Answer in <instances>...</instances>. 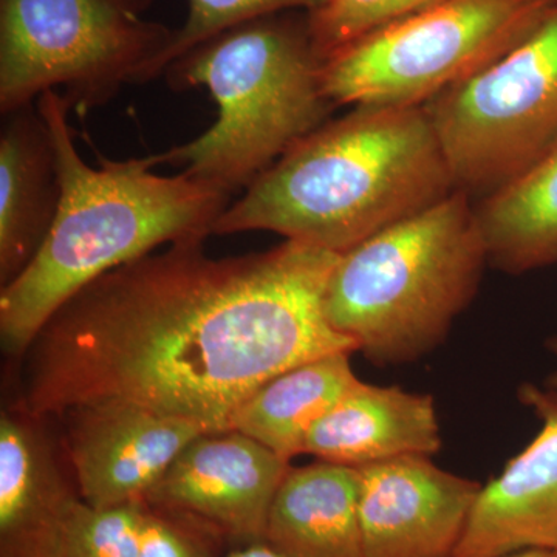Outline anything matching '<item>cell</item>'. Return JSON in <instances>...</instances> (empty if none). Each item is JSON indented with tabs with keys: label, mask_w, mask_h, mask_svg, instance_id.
I'll list each match as a JSON object with an SVG mask.
<instances>
[{
	"label": "cell",
	"mask_w": 557,
	"mask_h": 557,
	"mask_svg": "<svg viewBox=\"0 0 557 557\" xmlns=\"http://www.w3.org/2000/svg\"><path fill=\"white\" fill-rule=\"evenodd\" d=\"M182 242L110 270L40 329L22 406L40 418L124 403L230 431L260 386L313 359L357 351L325 317L339 256L296 240L211 258Z\"/></svg>",
	"instance_id": "cell-1"
},
{
	"label": "cell",
	"mask_w": 557,
	"mask_h": 557,
	"mask_svg": "<svg viewBox=\"0 0 557 557\" xmlns=\"http://www.w3.org/2000/svg\"><path fill=\"white\" fill-rule=\"evenodd\" d=\"M36 106L53 137L61 200L38 255L0 289V341L13 358H24L47 321L95 278L163 245L207 240L231 200L188 171L156 174L159 156L102 159L95 170L73 141V102L47 90Z\"/></svg>",
	"instance_id": "cell-2"
},
{
	"label": "cell",
	"mask_w": 557,
	"mask_h": 557,
	"mask_svg": "<svg viewBox=\"0 0 557 557\" xmlns=\"http://www.w3.org/2000/svg\"><path fill=\"white\" fill-rule=\"evenodd\" d=\"M454 190L423 106H354L271 164L212 234L271 231L343 255Z\"/></svg>",
	"instance_id": "cell-3"
},
{
	"label": "cell",
	"mask_w": 557,
	"mask_h": 557,
	"mask_svg": "<svg viewBox=\"0 0 557 557\" xmlns=\"http://www.w3.org/2000/svg\"><path fill=\"white\" fill-rule=\"evenodd\" d=\"M322 65L307 11L245 22L186 51L164 78L172 89L207 87L219 115L200 137L159 153L160 164L230 194L247 189L336 108Z\"/></svg>",
	"instance_id": "cell-4"
},
{
	"label": "cell",
	"mask_w": 557,
	"mask_h": 557,
	"mask_svg": "<svg viewBox=\"0 0 557 557\" xmlns=\"http://www.w3.org/2000/svg\"><path fill=\"white\" fill-rule=\"evenodd\" d=\"M486 263L474 203L456 189L343 252L325 317L373 364L418 361L448 338Z\"/></svg>",
	"instance_id": "cell-5"
},
{
	"label": "cell",
	"mask_w": 557,
	"mask_h": 557,
	"mask_svg": "<svg viewBox=\"0 0 557 557\" xmlns=\"http://www.w3.org/2000/svg\"><path fill=\"white\" fill-rule=\"evenodd\" d=\"M149 0H0V110L64 87L95 108L121 87L159 78L175 30L145 20Z\"/></svg>",
	"instance_id": "cell-6"
},
{
	"label": "cell",
	"mask_w": 557,
	"mask_h": 557,
	"mask_svg": "<svg viewBox=\"0 0 557 557\" xmlns=\"http://www.w3.org/2000/svg\"><path fill=\"white\" fill-rule=\"evenodd\" d=\"M557 0H440L330 57L322 83L338 106L420 108L519 46Z\"/></svg>",
	"instance_id": "cell-7"
},
{
	"label": "cell",
	"mask_w": 557,
	"mask_h": 557,
	"mask_svg": "<svg viewBox=\"0 0 557 557\" xmlns=\"http://www.w3.org/2000/svg\"><path fill=\"white\" fill-rule=\"evenodd\" d=\"M456 189L493 193L557 141V5L519 46L426 106Z\"/></svg>",
	"instance_id": "cell-8"
},
{
	"label": "cell",
	"mask_w": 557,
	"mask_h": 557,
	"mask_svg": "<svg viewBox=\"0 0 557 557\" xmlns=\"http://www.w3.org/2000/svg\"><path fill=\"white\" fill-rule=\"evenodd\" d=\"M292 468L237 431L205 432L175 458L145 502L199 520L225 541L265 542L271 505Z\"/></svg>",
	"instance_id": "cell-9"
},
{
	"label": "cell",
	"mask_w": 557,
	"mask_h": 557,
	"mask_svg": "<svg viewBox=\"0 0 557 557\" xmlns=\"http://www.w3.org/2000/svg\"><path fill=\"white\" fill-rule=\"evenodd\" d=\"M368 557H453L483 483L406 456L357 468Z\"/></svg>",
	"instance_id": "cell-10"
},
{
	"label": "cell",
	"mask_w": 557,
	"mask_h": 557,
	"mask_svg": "<svg viewBox=\"0 0 557 557\" xmlns=\"http://www.w3.org/2000/svg\"><path fill=\"white\" fill-rule=\"evenodd\" d=\"M64 450L81 500L94 508L145 500L203 428L124 403H95L64 416Z\"/></svg>",
	"instance_id": "cell-11"
},
{
	"label": "cell",
	"mask_w": 557,
	"mask_h": 557,
	"mask_svg": "<svg viewBox=\"0 0 557 557\" xmlns=\"http://www.w3.org/2000/svg\"><path fill=\"white\" fill-rule=\"evenodd\" d=\"M518 397L537 418L539 431L500 474L483 483L453 557L557 553V391L525 383Z\"/></svg>",
	"instance_id": "cell-12"
},
{
	"label": "cell",
	"mask_w": 557,
	"mask_h": 557,
	"mask_svg": "<svg viewBox=\"0 0 557 557\" xmlns=\"http://www.w3.org/2000/svg\"><path fill=\"white\" fill-rule=\"evenodd\" d=\"M46 420L24 408L0 413V557H62L65 522L81 496Z\"/></svg>",
	"instance_id": "cell-13"
},
{
	"label": "cell",
	"mask_w": 557,
	"mask_h": 557,
	"mask_svg": "<svg viewBox=\"0 0 557 557\" xmlns=\"http://www.w3.org/2000/svg\"><path fill=\"white\" fill-rule=\"evenodd\" d=\"M442 445L432 395L359 380L311 429L306 454L329 463L361 468L398 457H432Z\"/></svg>",
	"instance_id": "cell-14"
},
{
	"label": "cell",
	"mask_w": 557,
	"mask_h": 557,
	"mask_svg": "<svg viewBox=\"0 0 557 557\" xmlns=\"http://www.w3.org/2000/svg\"><path fill=\"white\" fill-rule=\"evenodd\" d=\"M0 132V284L38 255L61 200L57 152L38 106L7 113Z\"/></svg>",
	"instance_id": "cell-15"
},
{
	"label": "cell",
	"mask_w": 557,
	"mask_h": 557,
	"mask_svg": "<svg viewBox=\"0 0 557 557\" xmlns=\"http://www.w3.org/2000/svg\"><path fill=\"white\" fill-rule=\"evenodd\" d=\"M265 544L288 557H368L357 468L322 460L289 468L271 505Z\"/></svg>",
	"instance_id": "cell-16"
},
{
	"label": "cell",
	"mask_w": 557,
	"mask_h": 557,
	"mask_svg": "<svg viewBox=\"0 0 557 557\" xmlns=\"http://www.w3.org/2000/svg\"><path fill=\"white\" fill-rule=\"evenodd\" d=\"M474 209L490 265L508 274L557 267V141Z\"/></svg>",
	"instance_id": "cell-17"
},
{
	"label": "cell",
	"mask_w": 557,
	"mask_h": 557,
	"mask_svg": "<svg viewBox=\"0 0 557 557\" xmlns=\"http://www.w3.org/2000/svg\"><path fill=\"white\" fill-rule=\"evenodd\" d=\"M351 354L338 351L274 376L242 403L230 431L256 440L292 463V458L306 454L314 424L358 383Z\"/></svg>",
	"instance_id": "cell-18"
},
{
	"label": "cell",
	"mask_w": 557,
	"mask_h": 557,
	"mask_svg": "<svg viewBox=\"0 0 557 557\" xmlns=\"http://www.w3.org/2000/svg\"><path fill=\"white\" fill-rule=\"evenodd\" d=\"M440 0H322L307 13L314 50L329 60L351 44L420 13Z\"/></svg>",
	"instance_id": "cell-19"
},
{
	"label": "cell",
	"mask_w": 557,
	"mask_h": 557,
	"mask_svg": "<svg viewBox=\"0 0 557 557\" xmlns=\"http://www.w3.org/2000/svg\"><path fill=\"white\" fill-rule=\"evenodd\" d=\"M143 502L94 508L79 498L65 522L62 557H139Z\"/></svg>",
	"instance_id": "cell-20"
},
{
	"label": "cell",
	"mask_w": 557,
	"mask_h": 557,
	"mask_svg": "<svg viewBox=\"0 0 557 557\" xmlns=\"http://www.w3.org/2000/svg\"><path fill=\"white\" fill-rule=\"evenodd\" d=\"M321 3L322 0H189L188 17L175 30L170 49L161 58L160 76L186 51L236 25L288 11L309 13Z\"/></svg>",
	"instance_id": "cell-21"
},
{
	"label": "cell",
	"mask_w": 557,
	"mask_h": 557,
	"mask_svg": "<svg viewBox=\"0 0 557 557\" xmlns=\"http://www.w3.org/2000/svg\"><path fill=\"white\" fill-rule=\"evenodd\" d=\"M225 541L199 520L143 502L139 557H219Z\"/></svg>",
	"instance_id": "cell-22"
},
{
	"label": "cell",
	"mask_w": 557,
	"mask_h": 557,
	"mask_svg": "<svg viewBox=\"0 0 557 557\" xmlns=\"http://www.w3.org/2000/svg\"><path fill=\"white\" fill-rule=\"evenodd\" d=\"M225 557H288L282 555L281 552L270 547L265 542H259V544L245 545V547H239L233 549V552L228 553Z\"/></svg>",
	"instance_id": "cell-23"
},
{
	"label": "cell",
	"mask_w": 557,
	"mask_h": 557,
	"mask_svg": "<svg viewBox=\"0 0 557 557\" xmlns=\"http://www.w3.org/2000/svg\"><path fill=\"white\" fill-rule=\"evenodd\" d=\"M545 348H547L552 358L555 359V366H553L552 372L548 373L547 380L544 381V386L557 391V335L549 336L545 341Z\"/></svg>",
	"instance_id": "cell-24"
},
{
	"label": "cell",
	"mask_w": 557,
	"mask_h": 557,
	"mask_svg": "<svg viewBox=\"0 0 557 557\" xmlns=\"http://www.w3.org/2000/svg\"><path fill=\"white\" fill-rule=\"evenodd\" d=\"M505 557H557L555 552H544V549H525V552L512 553Z\"/></svg>",
	"instance_id": "cell-25"
}]
</instances>
